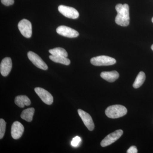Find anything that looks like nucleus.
<instances>
[{"label": "nucleus", "instance_id": "aec40b11", "mask_svg": "<svg viewBox=\"0 0 153 153\" xmlns=\"http://www.w3.org/2000/svg\"><path fill=\"white\" fill-rule=\"evenodd\" d=\"M80 141H81V138L79 137L76 136L72 140L71 144L73 146L76 147L79 144Z\"/></svg>", "mask_w": 153, "mask_h": 153}, {"label": "nucleus", "instance_id": "f3484780", "mask_svg": "<svg viewBox=\"0 0 153 153\" xmlns=\"http://www.w3.org/2000/svg\"><path fill=\"white\" fill-rule=\"evenodd\" d=\"M145 79H146V74L143 71H140L136 78L133 84V86L135 88H139L143 84Z\"/></svg>", "mask_w": 153, "mask_h": 153}, {"label": "nucleus", "instance_id": "dca6fc26", "mask_svg": "<svg viewBox=\"0 0 153 153\" xmlns=\"http://www.w3.org/2000/svg\"><path fill=\"white\" fill-rule=\"evenodd\" d=\"M50 60L53 61L55 63H60L61 64H64L65 65H68L70 64L71 61L67 57H63V56H55V55H51L49 56Z\"/></svg>", "mask_w": 153, "mask_h": 153}, {"label": "nucleus", "instance_id": "4468645a", "mask_svg": "<svg viewBox=\"0 0 153 153\" xmlns=\"http://www.w3.org/2000/svg\"><path fill=\"white\" fill-rule=\"evenodd\" d=\"M15 102L16 105L20 108H24L25 105L28 106L31 104L30 99L26 95H19L16 97Z\"/></svg>", "mask_w": 153, "mask_h": 153}, {"label": "nucleus", "instance_id": "9d476101", "mask_svg": "<svg viewBox=\"0 0 153 153\" xmlns=\"http://www.w3.org/2000/svg\"><path fill=\"white\" fill-rule=\"evenodd\" d=\"M77 111L85 126L90 131H93L94 128V124L90 115L80 109H78Z\"/></svg>", "mask_w": 153, "mask_h": 153}, {"label": "nucleus", "instance_id": "39448f33", "mask_svg": "<svg viewBox=\"0 0 153 153\" xmlns=\"http://www.w3.org/2000/svg\"><path fill=\"white\" fill-rule=\"evenodd\" d=\"M123 133V131L122 130H117L110 134L102 141L100 143L101 146L105 147L111 145L118 140L122 136Z\"/></svg>", "mask_w": 153, "mask_h": 153}, {"label": "nucleus", "instance_id": "0eeeda50", "mask_svg": "<svg viewBox=\"0 0 153 153\" xmlns=\"http://www.w3.org/2000/svg\"><path fill=\"white\" fill-rule=\"evenodd\" d=\"M27 56L29 60L36 67L44 70L48 69V66L46 63L43 61L39 55L35 52L30 51L28 52Z\"/></svg>", "mask_w": 153, "mask_h": 153}, {"label": "nucleus", "instance_id": "9b49d317", "mask_svg": "<svg viewBox=\"0 0 153 153\" xmlns=\"http://www.w3.org/2000/svg\"><path fill=\"white\" fill-rule=\"evenodd\" d=\"M24 126L19 121L13 123L11 128V136L14 139H19L21 137L24 132Z\"/></svg>", "mask_w": 153, "mask_h": 153}, {"label": "nucleus", "instance_id": "1a4fd4ad", "mask_svg": "<svg viewBox=\"0 0 153 153\" xmlns=\"http://www.w3.org/2000/svg\"><path fill=\"white\" fill-rule=\"evenodd\" d=\"M35 91L39 97L45 104L50 105L53 103V96L49 91L40 87L36 88Z\"/></svg>", "mask_w": 153, "mask_h": 153}, {"label": "nucleus", "instance_id": "412c9836", "mask_svg": "<svg viewBox=\"0 0 153 153\" xmlns=\"http://www.w3.org/2000/svg\"><path fill=\"white\" fill-rule=\"evenodd\" d=\"M1 2L6 6L12 5L14 3V0H1Z\"/></svg>", "mask_w": 153, "mask_h": 153}, {"label": "nucleus", "instance_id": "7ed1b4c3", "mask_svg": "<svg viewBox=\"0 0 153 153\" xmlns=\"http://www.w3.org/2000/svg\"><path fill=\"white\" fill-rule=\"evenodd\" d=\"M90 62L94 66H106L115 64L116 60L114 58L109 56L101 55L93 57L91 59Z\"/></svg>", "mask_w": 153, "mask_h": 153}, {"label": "nucleus", "instance_id": "a211bd4d", "mask_svg": "<svg viewBox=\"0 0 153 153\" xmlns=\"http://www.w3.org/2000/svg\"><path fill=\"white\" fill-rule=\"evenodd\" d=\"M49 52L53 55L55 56H63L67 57L68 53L65 49L60 47L54 48V49L49 50Z\"/></svg>", "mask_w": 153, "mask_h": 153}, {"label": "nucleus", "instance_id": "2eb2a0df", "mask_svg": "<svg viewBox=\"0 0 153 153\" xmlns=\"http://www.w3.org/2000/svg\"><path fill=\"white\" fill-rule=\"evenodd\" d=\"M35 111V108H30L24 110L21 114V118L22 119L30 122L33 120V115Z\"/></svg>", "mask_w": 153, "mask_h": 153}, {"label": "nucleus", "instance_id": "6e6552de", "mask_svg": "<svg viewBox=\"0 0 153 153\" xmlns=\"http://www.w3.org/2000/svg\"><path fill=\"white\" fill-rule=\"evenodd\" d=\"M57 33L61 36L69 38H76L79 34L76 30L65 26H60L56 29Z\"/></svg>", "mask_w": 153, "mask_h": 153}, {"label": "nucleus", "instance_id": "b1692460", "mask_svg": "<svg viewBox=\"0 0 153 153\" xmlns=\"http://www.w3.org/2000/svg\"><path fill=\"white\" fill-rule=\"evenodd\" d=\"M152 22L153 23V17L152 19Z\"/></svg>", "mask_w": 153, "mask_h": 153}, {"label": "nucleus", "instance_id": "6ab92c4d", "mask_svg": "<svg viewBox=\"0 0 153 153\" xmlns=\"http://www.w3.org/2000/svg\"><path fill=\"white\" fill-rule=\"evenodd\" d=\"M6 123L3 119H0V139H2L4 135L6 130Z\"/></svg>", "mask_w": 153, "mask_h": 153}, {"label": "nucleus", "instance_id": "f8f14e48", "mask_svg": "<svg viewBox=\"0 0 153 153\" xmlns=\"http://www.w3.org/2000/svg\"><path fill=\"white\" fill-rule=\"evenodd\" d=\"M12 68V61L11 58L5 57L3 59L0 64V71L4 76H7Z\"/></svg>", "mask_w": 153, "mask_h": 153}, {"label": "nucleus", "instance_id": "f257e3e1", "mask_svg": "<svg viewBox=\"0 0 153 153\" xmlns=\"http://www.w3.org/2000/svg\"><path fill=\"white\" fill-rule=\"evenodd\" d=\"M117 14L115 19L116 23L122 27H126L129 24V6L127 4H119L115 7Z\"/></svg>", "mask_w": 153, "mask_h": 153}, {"label": "nucleus", "instance_id": "f03ea898", "mask_svg": "<svg viewBox=\"0 0 153 153\" xmlns=\"http://www.w3.org/2000/svg\"><path fill=\"white\" fill-rule=\"evenodd\" d=\"M127 112V109L125 107L121 105H111L106 108L105 114L110 118L116 119L122 117Z\"/></svg>", "mask_w": 153, "mask_h": 153}, {"label": "nucleus", "instance_id": "4be33fe9", "mask_svg": "<svg viewBox=\"0 0 153 153\" xmlns=\"http://www.w3.org/2000/svg\"><path fill=\"white\" fill-rule=\"evenodd\" d=\"M137 152L138 150L136 146H132L127 151V153H137Z\"/></svg>", "mask_w": 153, "mask_h": 153}, {"label": "nucleus", "instance_id": "20e7f679", "mask_svg": "<svg viewBox=\"0 0 153 153\" xmlns=\"http://www.w3.org/2000/svg\"><path fill=\"white\" fill-rule=\"evenodd\" d=\"M18 27L21 34L25 38H30L32 36V24L27 19L21 20L18 24Z\"/></svg>", "mask_w": 153, "mask_h": 153}, {"label": "nucleus", "instance_id": "ddd939ff", "mask_svg": "<svg viewBox=\"0 0 153 153\" xmlns=\"http://www.w3.org/2000/svg\"><path fill=\"white\" fill-rule=\"evenodd\" d=\"M100 76L108 82H114L119 78V74L116 71H103L100 74Z\"/></svg>", "mask_w": 153, "mask_h": 153}, {"label": "nucleus", "instance_id": "5701e85b", "mask_svg": "<svg viewBox=\"0 0 153 153\" xmlns=\"http://www.w3.org/2000/svg\"><path fill=\"white\" fill-rule=\"evenodd\" d=\"M151 48H152V50L153 51V44L152 45V47H151Z\"/></svg>", "mask_w": 153, "mask_h": 153}, {"label": "nucleus", "instance_id": "423d86ee", "mask_svg": "<svg viewBox=\"0 0 153 153\" xmlns=\"http://www.w3.org/2000/svg\"><path fill=\"white\" fill-rule=\"evenodd\" d=\"M58 10L60 13L69 19H76L79 16L78 11L71 7L61 5L58 7Z\"/></svg>", "mask_w": 153, "mask_h": 153}]
</instances>
